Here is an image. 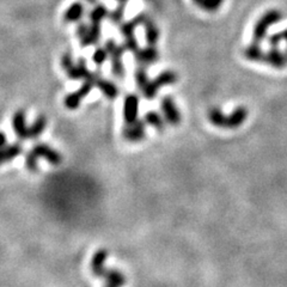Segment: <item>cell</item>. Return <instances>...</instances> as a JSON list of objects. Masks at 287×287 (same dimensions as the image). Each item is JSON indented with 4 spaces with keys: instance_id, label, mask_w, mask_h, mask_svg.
Returning a JSON list of instances; mask_svg holds the SVG:
<instances>
[{
    "instance_id": "obj_1",
    "label": "cell",
    "mask_w": 287,
    "mask_h": 287,
    "mask_svg": "<svg viewBox=\"0 0 287 287\" xmlns=\"http://www.w3.org/2000/svg\"><path fill=\"white\" fill-rule=\"evenodd\" d=\"M108 258V251L99 249L94 254L91 260V271L97 277H102L105 281V287H122L126 284V278L121 272L116 269H108L105 261Z\"/></svg>"
},
{
    "instance_id": "obj_2",
    "label": "cell",
    "mask_w": 287,
    "mask_h": 287,
    "mask_svg": "<svg viewBox=\"0 0 287 287\" xmlns=\"http://www.w3.org/2000/svg\"><path fill=\"white\" fill-rule=\"evenodd\" d=\"M40 158H45L51 165H60L62 163V156L60 152L54 150L47 144H37L34 146L33 150L28 152L27 157H25V166L28 170H37V162Z\"/></svg>"
},
{
    "instance_id": "obj_3",
    "label": "cell",
    "mask_w": 287,
    "mask_h": 287,
    "mask_svg": "<svg viewBox=\"0 0 287 287\" xmlns=\"http://www.w3.org/2000/svg\"><path fill=\"white\" fill-rule=\"evenodd\" d=\"M61 66L67 74V77L72 80H86V82H94L98 77V73L91 72L88 68L86 61L83 57H80L77 64H74L73 57L70 53H65L61 57Z\"/></svg>"
},
{
    "instance_id": "obj_4",
    "label": "cell",
    "mask_w": 287,
    "mask_h": 287,
    "mask_svg": "<svg viewBox=\"0 0 287 287\" xmlns=\"http://www.w3.org/2000/svg\"><path fill=\"white\" fill-rule=\"evenodd\" d=\"M281 19H283V13H281L279 10H275V8L263 13L254 27V31H252V42L256 43L262 42L263 40L266 39L268 29L271 28L273 24H275V23H279Z\"/></svg>"
},
{
    "instance_id": "obj_5",
    "label": "cell",
    "mask_w": 287,
    "mask_h": 287,
    "mask_svg": "<svg viewBox=\"0 0 287 287\" xmlns=\"http://www.w3.org/2000/svg\"><path fill=\"white\" fill-rule=\"evenodd\" d=\"M177 82V74L174 71H164L159 73L153 80L146 84L143 89V95L146 99L156 98L158 91L166 85H172Z\"/></svg>"
},
{
    "instance_id": "obj_6",
    "label": "cell",
    "mask_w": 287,
    "mask_h": 287,
    "mask_svg": "<svg viewBox=\"0 0 287 287\" xmlns=\"http://www.w3.org/2000/svg\"><path fill=\"white\" fill-rule=\"evenodd\" d=\"M104 48L107 49L109 57L111 61V72L116 78L122 79L125 77V66L122 62V56L126 53V48L123 46H119L114 40L105 41Z\"/></svg>"
},
{
    "instance_id": "obj_7",
    "label": "cell",
    "mask_w": 287,
    "mask_h": 287,
    "mask_svg": "<svg viewBox=\"0 0 287 287\" xmlns=\"http://www.w3.org/2000/svg\"><path fill=\"white\" fill-rule=\"evenodd\" d=\"M93 88H94L93 83L86 82L85 80L78 90L74 91V93L68 94L67 96L65 97V99H64L65 107L67 109H70V110H76V109H78L80 103H82V100L91 93Z\"/></svg>"
},
{
    "instance_id": "obj_8",
    "label": "cell",
    "mask_w": 287,
    "mask_h": 287,
    "mask_svg": "<svg viewBox=\"0 0 287 287\" xmlns=\"http://www.w3.org/2000/svg\"><path fill=\"white\" fill-rule=\"evenodd\" d=\"M123 138L127 142L131 143H138L142 142L146 137V128L144 120H137V121L132 123H126L125 128H123Z\"/></svg>"
},
{
    "instance_id": "obj_9",
    "label": "cell",
    "mask_w": 287,
    "mask_h": 287,
    "mask_svg": "<svg viewBox=\"0 0 287 287\" xmlns=\"http://www.w3.org/2000/svg\"><path fill=\"white\" fill-rule=\"evenodd\" d=\"M139 114V97L136 94H129L123 100V119L126 123H132L138 120Z\"/></svg>"
},
{
    "instance_id": "obj_10",
    "label": "cell",
    "mask_w": 287,
    "mask_h": 287,
    "mask_svg": "<svg viewBox=\"0 0 287 287\" xmlns=\"http://www.w3.org/2000/svg\"><path fill=\"white\" fill-rule=\"evenodd\" d=\"M160 105H162V110L166 121L171 126H179L181 122V114L176 104H175V100L170 96H166L162 99Z\"/></svg>"
},
{
    "instance_id": "obj_11",
    "label": "cell",
    "mask_w": 287,
    "mask_h": 287,
    "mask_svg": "<svg viewBox=\"0 0 287 287\" xmlns=\"http://www.w3.org/2000/svg\"><path fill=\"white\" fill-rule=\"evenodd\" d=\"M12 127L14 133L19 140L28 139V125H27V114L23 109H19L14 113L12 117Z\"/></svg>"
},
{
    "instance_id": "obj_12",
    "label": "cell",
    "mask_w": 287,
    "mask_h": 287,
    "mask_svg": "<svg viewBox=\"0 0 287 287\" xmlns=\"http://www.w3.org/2000/svg\"><path fill=\"white\" fill-rule=\"evenodd\" d=\"M263 62L277 68V70H283L287 66V56L284 51L279 50V48H271L267 53H265Z\"/></svg>"
},
{
    "instance_id": "obj_13",
    "label": "cell",
    "mask_w": 287,
    "mask_h": 287,
    "mask_svg": "<svg viewBox=\"0 0 287 287\" xmlns=\"http://www.w3.org/2000/svg\"><path fill=\"white\" fill-rule=\"evenodd\" d=\"M134 55H136V60L139 62L140 66H147L158 61L159 51L157 50L154 46H148L146 48H139L137 53H134Z\"/></svg>"
},
{
    "instance_id": "obj_14",
    "label": "cell",
    "mask_w": 287,
    "mask_h": 287,
    "mask_svg": "<svg viewBox=\"0 0 287 287\" xmlns=\"http://www.w3.org/2000/svg\"><path fill=\"white\" fill-rule=\"evenodd\" d=\"M94 86H96V88L98 89L100 93L104 95L108 99H111V100L116 99L117 96H119V93H120L119 88H117L113 82H110V80L102 78L100 74L94 82Z\"/></svg>"
},
{
    "instance_id": "obj_15",
    "label": "cell",
    "mask_w": 287,
    "mask_h": 287,
    "mask_svg": "<svg viewBox=\"0 0 287 287\" xmlns=\"http://www.w3.org/2000/svg\"><path fill=\"white\" fill-rule=\"evenodd\" d=\"M248 117V110L244 107H238L230 115H226V127L230 129H236L243 125Z\"/></svg>"
},
{
    "instance_id": "obj_16",
    "label": "cell",
    "mask_w": 287,
    "mask_h": 287,
    "mask_svg": "<svg viewBox=\"0 0 287 287\" xmlns=\"http://www.w3.org/2000/svg\"><path fill=\"white\" fill-rule=\"evenodd\" d=\"M23 152V146L19 143L11 144V145H5L0 147V165L5 163L11 162L14 158L18 157Z\"/></svg>"
},
{
    "instance_id": "obj_17",
    "label": "cell",
    "mask_w": 287,
    "mask_h": 287,
    "mask_svg": "<svg viewBox=\"0 0 287 287\" xmlns=\"http://www.w3.org/2000/svg\"><path fill=\"white\" fill-rule=\"evenodd\" d=\"M148 16L146 13H139L138 16L134 17L131 21L125 22L123 24L120 25V33L122 34L123 37H127L131 35H134V31L139 25H144V23L147 21Z\"/></svg>"
},
{
    "instance_id": "obj_18",
    "label": "cell",
    "mask_w": 287,
    "mask_h": 287,
    "mask_svg": "<svg viewBox=\"0 0 287 287\" xmlns=\"http://www.w3.org/2000/svg\"><path fill=\"white\" fill-rule=\"evenodd\" d=\"M100 39V24H95L91 23V25H89L88 31L85 33V35L80 37V45L83 47H89V46L96 45Z\"/></svg>"
},
{
    "instance_id": "obj_19",
    "label": "cell",
    "mask_w": 287,
    "mask_h": 287,
    "mask_svg": "<svg viewBox=\"0 0 287 287\" xmlns=\"http://www.w3.org/2000/svg\"><path fill=\"white\" fill-rule=\"evenodd\" d=\"M244 56H245L246 60L249 61H254V62H263L265 60V51L261 48L260 43L252 42L251 45L246 46L243 50Z\"/></svg>"
},
{
    "instance_id": "obj_20",
    "label": "cell",
    "mask_w": 287,
    "mask_h": 287,
    "mask_svg": "<svg viewBox=\"0 0 287 287\" xmlns=\"http://www.w3.org/2000/svg\"><path fill=\"white\" fill-rule=\"evenodd\" d=\"M85 7L82 2H73L64 13V19L67 23H76L79 22L82 19V17L84 16Z\"/></svg>"
},
{
    "instance_id": "obj_21",
    "label": "cell",
    "mask_w": 287,
    "mask_h": 287,
    "mask_svg": "<svg viewBox=\"0 0 287 287\" xmlns=\"http://www.w3.org/2000/svg\"><path fill=\"white\" fill-rule=\"evenodd\" d=\"M144 28H145V37L147 45L156 46L158 40H159V29H158L156 23L148 17L147 21L144 23Z\"/></svg>"
},
{
    "instance_id": "obj_22",
    "label": "cell",
    "mask_w": 287,
    "mask_h": 287,
    "mask_svg": "<svg viewBox=\"0 0 287 287\" xmlns=\"http://www.w3.org/2000/svg\"><path fill=\"white\" fill-rule=\"evenodd\" d=\"M47 127V119L45 115H40L33 125L28 126V139H37Z\"/></svg>"
},
{
    "instance_id": "obj_23",
    "label": "cell",
    "mask_w": 287,
    "mask_h": 287,
    "mask_svg": "<svg viewBox=\"0 0 287 287\" xmlns=\"http://www.w3.org/2000/svg\"><path fill=\"white\" fill-rule=\"evenodd\" d=\"M144 122L147 123V125L151 126V127L156 128L157 131H159V132H163L165 129V121L163 120V117L157 113V111H153V110L147 111L145 115V117H144Z\"/></svg>"
},
{
    "instance_id": "obj_24",
    "label": "cell",
    "mask_w": 287,
    "mask_h": 287,
    "mask_svg": "<svg viewBox=\"0 0 287 287\" xmlns=\"http://www.w3.org/2000/svg\"><path fill=\"white\" fill-rule=\"evenodd\" d=\"M208 120L215 127L225 128L226 127V115L219 108H212L208 111Z\"/></svg>"
},
{
    "instance_id": "obj_25",
    "label": "cell",
    "mask_w": 287,
    "mask_h": 287,
    "mask_svg": "<svg viewBox=\"0 0 287 287\" xmlns=\"http://www.w3.org/2000/svg\"><path fill=\"white\" fill-rule=\"evenodd\" d=\"M109 11L107 6L104 5L98 4L94 7V10L91 11L90 14H89V18H90L91 23H95V24H100V22L103 19H105V17H108Z\"/></svg>"
},
{
    "instance_id": "obj_26",
    "label": "cell",
    "mask_w": 287,
    "mask_h": 287,
    "mask_svg": "<svg viewBox=\"0 0 287 287\" xmlns=\"http://www.w3.org/2000/svg\"><path fill=\"white\" fill-rule=\"evenodd\" d=\"M125 11H126V2H120L119 6L111 11V12H109L108 14L110 22L113 23V24H120L123 19V16H125Z\"/></svg>"
},
{
    "instance_id": "obj_27",
    "label": "cell",
    "mask_w": 287,
    "mask_h": 287,
    "mask_svg": "<svg viewBox=\"0 0 287 287\" xmlns=\"http://www.w3.org/2000/svg\"><path fill=\"white\" fill-rule=\"evenodd\" d=\"M134 77H136L137 85H138V88L140 89V90H143V89L146 86V84L150 82L147 72H146V70H145V66H139V67L137 68L136 73H134Z\"/></svg>"
},
{
    "instance_id": "obj_28",
    "label": "cell",
    "mask_w": 287,
    "mask_h": 287,
    "mask_svg": "<svg viewBox=\"0 0 287 287\" xmlns=\"http://www.w3.org/2000/svg\"><path fill=\"white\" fill-rule=\"evenodd\" d=\"M108 57H109V54L107 49H105L104 47H98V48H96L94 51L93 61L97 66H102L105 61H107Z\"/></svg>"
},
{
    "instance_id": "obj_29",
    "label": "cell",
    "mask_w": 287,
    "mask_h": 287,
    "mask_svg": "<svg viewBox=\"0 0 287 287\" xmlns=\"http://www.w3.org/2000/svg\"><path fill=\"white\" fill-rule=\"evenodd\" d=\"M123 47L126 48L127 51H132V53H137L138 49H139V43H138V40L136 39V36L131 35L125 37V43H123Z\"/></svg>"
},
{
    "instance_id": "obj_30",
    "label": "cell",
    "mask_w": 287,
    "mask_h": 287,
    "mask_svg": "<svg viewBox=\"0 0 287 287\" xmlns=\"http://www.w3.org/2000/svg\"><path fill=\"white\" fill-rule=\"evenodd\" d=\"M224 0H205L202 8L207 12H215L223 5Z\"/></svg>"
},
{
    "instance_id": "obj_31",
    "label": "cell",
    "mask_w": 287,
    "mask_h": 287,
    "mask_svg": "<svg viewBox=\"0 0 287 287\" xmlns=\"http://www.w3.org/2000/svg\"><path fill=\"white\" fill-rule=\"evenodd\" d=\"M283 41V37H281V33H278V34H273L268 37V43L269 46H271L272 48H278L279 47V45Z\"/></svg>"
},
{
    "instance_id": "obj_32",
    "label": "cell",
    "mask_w": 287,
    "mask_h": 287,
    "mask_svg": "<svg viewBox=\"0 0 287 287\" xmlns=\"http://www.w3.org/2000/svg\"><path fill=\"white\" fill-rule=\"evenodd\" d=\"M88 29H89V25L86 24V23H80V24L77 27V31H76V34H77V36L79 37H83L85 35V33L88 31Z\"/></svg>"
},
{
    "instance_id": "obj_33",
    "label": "cell",
    "mask_w": 287,
    "mask_h": 287,
    "mask_svg": "<svg viewBox=\"0 0 287 287\" xmlns=\"http://www.w3.org/2000/svg\"><path fill=\"white\" fill-rule=\"evenodd\" d=\"M5 145H7L6 134H5L4 132H0V147H2V146Z\"/></svg>"
},
{
    "instance_id": "obj_34",
    "label": "cell",
    "mask_w": 287,
    "mask_h": 287,
    "mask_svg": "<svg viewBox=\"0 0 287 287\" xmlns=\"http://www.w3.org/2000/svg\"><path fill=\"white\" fill-rule=\"evenodd\" d=\"M281 37H283V41H285L286 45H287V29L286 30L281 31Z\"/></svg>"
},
{
    "instance_id": "obj_35",
    "label": "cell",
    "mask_w": 287,
    "mask_h": 287,
    "mask_svg": "<svg viewBox=\"0 0 287 287\" xmlns=\"http://www.w3.org/2000/svg\"><path fill=\"white\" fill-rule=\"evenodd\" d=\"M194 4H196L199 7H202L203 6V2H205V0H193Z\"/></svg>"
},
{
    "instance_id": "obj_36",
    "label": "cell",
    "mask_w": 287,
    "mask_h": 287,
    "mask_svg": "<svg viewBox=\"0 0 287 287\" xmlns=\"http://www.w3.org/2000/svg\"><path fill=\"white\" fill-rule=\"evenodd\" d=\"M117 1H119V2H127L128 0H117Z\"/></svg>"
},
{
    "instance_id": "obj_37",
    "label": "cell",
    "mask_w": 287,
    "mask_h": 287,
    "mask_svg": "<svg viewBox=\"0 0 287 287\" xmlns=\"http://www.w3.org/2000/svg\"><path fill=\"white\" fill-rule=\"evenodd\" d=\"M88 1H89V2H91V4H94V2L96 1V0H88Z\"/></svg>"
}]
</instances>
